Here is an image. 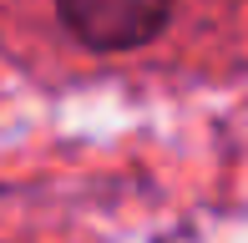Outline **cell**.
<instances>
[{
    "instance_id": "obj_1",
    "label": "cell",
    "mask_w": 248,
    "mask_h": 243,
    "mask_svg": "<svg viewBox=\"0 0 248 243\" xmlns=\"http://www.w3.org/2000/svg\"><path fill=\"white\" fill-rule=\"evenodd\" d=\"M66 30L92 51H137L172 15V0H56Z\"/></svg>"
}]
</instances>
